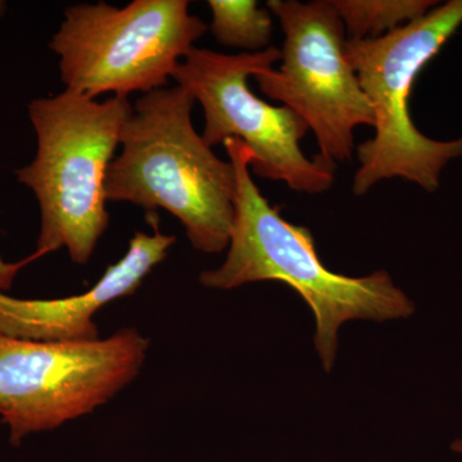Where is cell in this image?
I'll return each mask as SVG.
<instances>
[{
	"label": "cell",
	"mask_w": 462,
	"mask_h": 462,
	"mask_svg": "<svg viewBox=\"0 0 462 462\" xmlns=\"http://www.w3.org/2000/svg\"><path fill=\"white\" fill-rule=\"evenodd\" d=\"M3 9H5V3L0 2V14H2Z\"/></svg>",
	"instance_id": "5bb4252c"
},
{
	"label": "cell",
	"mask_w": 462,
	"mask_h": 462,
	"mask_svg": "<svg viewBox=\"0 0 462 462\" xmlns=\"http://www.w3.org/2000/svg\"><path fill=\"white\" fill-rule=\"evenodd\" d=\"M348 41L378 39L436 8L433 0H333Z\"/></svg>",
	"instance_id": "30bf717a"
},
{
	"label": "cell",
	"mask_w": 462,
	"mask_h": 462,
	"mask_svg": "<svg viewBox=\"0 0 462 462\" xmlns=\"http://www.w3.org/2000/svg\"><path fill=\"white\" fill-rule=\"evenodd\" d=\"M206 32L187 0H134L123 8L99 2L67 8L50 48L66 90L127 98L165 88Z\"/></svg>",
	"instance_id": "5b68a950"
},
{
	"label": "cell",
	"mask_w": 462,
	"mask_h": 462,
	"mask_svg": "<svg viewBox=\"0 0 462 462\" xmlns=\"http://www.w3.org/2000/svg\"><path fill=\"white\" fill-rule=\"evenodd\" d=\"M461 25L462 0H449L382 38L346 41V58L375 117V135L357 149L356 196L394 178L436 191L447 163L462 156V138H428L413 125L409 108L416 76Z\"/></svg>",
	"instance_id": "277c9868"
},
{
	"label": "cell",
	"mask_w": 462,
	"mask_h": 462,
	"mask_svg": "<svg viewBox=\"0 0 462 462\" xmlns=\"http://www.w3.org/2000/svg\"><path fill=\"white\" fill-rule=\"evenodd\" d=\"M211 32L225 47L258 53L270 47L272 14L254 0H209Z\"/></svg>",
	"instance_id": "8fae6325"
},
{
	"label": "cell",
	"mask_w": 462,
	"mask_h": 462,
	"mask_svg": "<svg viewBox=\"0 0 462 462\" xmlns=\"http://www.w3.org/2000/svg\"><path fill=\"white\" fill-rule=\"evenodd\" d=\"M30 263H33L32 256L26 258V260L20 261V263H5V261L0 257V291H9L12 284H14V278H16L18 272Z\"/></svg>",
	"instance_id": "7c38bea8"
},
{
	"label": "cell",
	"mask_w": 462,
	"mask_h": 462,
	"mask_svg": "<svg viewBox=\"0 0 462 462\" xmlns=\"http://www.w3.org/2000/svg\"><path fill=\"white\" fill-rule=\"evenodd\" d=\"M147 217L153 236L135 233L126 254L108 266L89 291L57 300H20L0 291V336L35 342L99 339L94 315L109 302L133 294L175 245V236L158 229L157 212Z\"/></svg>",
	"instance_id": "9c48e42d"
},
{
	"label": "cell",
	"mask_w": 462,
	"mask_h": 462,
	"mask_svg": "<svg viewBox=\"0 0 462 462\" xmlns=\"http://www.w3.org/2000/svg\"><path fill=\"white\" fill-rule=\"evenodd\" d=\"M451 449L455 454L462 456V438H457V439L452 442Z\"/></svg>",
	"instance_id": "4fadbf2b"
},
{
	"label": "cell",
	"mask_w": 462,
	"mask_h": 462,
	"mask_svg": "<svg viewBox=\"0 0 462 462\" xmlns=\"http://www.w3.org/2000/svg\"><path fill=\"white\" fill-rule=\"evenodd\" d=\"M148 339L123 329L106 339L35 342L0 336V418L18 445L107 403L141 373Z\"/></svg>",
	"instance_id": "8992f818"
},
{
	"label": "cell",
	"mask_w": 462,
	"mask_h": 462,
	"mask_svg": "<svg viewBox=\"0 0 462 462\" xmlns=\"http://www.w3.org/2000/svg\"><path fill=\"white\" fill-rule=\"evenodd\" d=\"M194 102L179 85L136 100L121 134L123 152L108 169L106 199L147 214L166 209L197 251L221 254L233 231L236 171L194 129Z\"/></svg>",
	"instance_id": "7a4b0ae2"
},
{
	"label": "cell",
	"mask_w": 462,
	"mask_h": 462,
	"mask_svg": "<svg viewBox=\"0 0 462 462\" xmlns=\"http://www.w3.org/2000/svg\"><path fill=\"white\" fill-rule=\"evenodd\" d=\"M224 145L236 171L233 231L224 263L200 273L205 287L227 291L276 281L293 288L314 314L315 348L328 373L345 322L398 320L415 312L412 300L387 272L352 278L327 269L310 230L284 220L252 180V153L245 143L227 139Z\"/></svg>",
	"instance_id": "6da1fadb"
},
{
	"label": "cell",
	"mask_w": 462,
	"mask_h": 462,
	"mask_svg": "<svg viewBox=\"0 0 462 462\" xmlns=\"http://www.w3.org/2000/svg\"><path fill=\"white\" fill-rule=\"evenodd\" d=\"M132 112L124 97L97 102L66 89L30 103L38 147L16 175L41 207L33 261L60 248L75 263L93 256L108 225L106 179Z\"/></svg>",
	"instance_id": "3957f363"
},
{
	"label": "cell",
	"mask_w": 462,
	"mask_h": 462,
	"mask_svg": "<svg viewBox=\"0 0 462 462\" xmlns=\"http://www.w3.org/2000/svg\"><path fill=\"white\" fill-rule=\"evenodd\" d=\"M281 60V50L273 45L234 56L194 47L171 78L202 106V136L209 147L238 139L251 151L249 167L256 175L284 181L300 193H324L333 185L337 166L303 154L300 142L310 130L305 121L285 106H270L248 87L249 76L273 69Z\"/></svg>",
	"instance_id": "52a82bcc"
},
{
	"label": "cell",
	"mask_w": 462,
	"mask_h": 462,
	"mask_svg": "<svg viewBox=\"0 0 462 462\" xmlns=\"http://www.w3.org/2000/svg\"><path fill=\"white\" fill-rule=\"evenodd\" d=\"M267 8L284 32L282 63L254 76L258 87L314 132L316 158L336 166L352 161L356 127H374L375 117L346 58L342 18L329 0H269Z\"/></svg>",
	"instance_id": "ba28073f"
}]
</instances>
